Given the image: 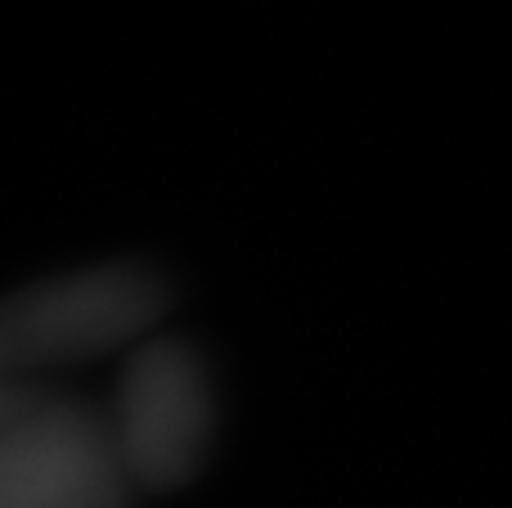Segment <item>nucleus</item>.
<instances>
[{
  "label": "nucleus",
  "mask_w": 512,
  "mask_h": 508,
  "mask_svg": "<svg viewBox=\"0 0 512 508\" xmlns=\"http://www.w3.org/2000/svg\"><path fill=\"white\" fill-rule=\"evenodd\" d=\"M104 423L135 495L185 486L203 468L216 432V396L198 351L176 338L140 342Z\"/></svg>",
  "instance_id": "f03ea898"
},
{
  "label": "nucleus",
  "mask_w": 512,
  "mask_h": 508,
  "mask_svg": "<svg viewBox=\"0 0 512 508\" xmlns=\"http://www.w3.org/2000/svg\"><path fill=\"white\" fill-rule=\"evenodd\" d=\"M135 486L104 414L59 392L0 423V508H131Z\"/></svg>",
  "instance_id": "7ed1b4c3"
},
{
  "label": "nucleus",
  "mask_w": 512,
  "mask_h": 508,
  "mask_svg": "<svg viewBox=\"0 0 512 508\" xmlns=\"http://www.w3.org/2000/svg\"><path fill=\"white\" fill-rule=\"evenodd\" d=\"M162 311V275L135 261H108L18 288L0 302V329L27 374L50 387V374L59 369L149 342Z\"/></svg>",
  "instance_id": "f257e3e1"
}]
</instances>
